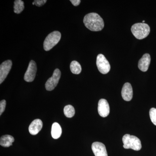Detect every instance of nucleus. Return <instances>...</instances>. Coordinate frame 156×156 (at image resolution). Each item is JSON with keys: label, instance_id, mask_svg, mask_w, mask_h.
Wrapping results in <instances>:
<instances>
[{"label": "nucleus", "instance_id": "nucleus-1", "mask_svg": "<svg viewBox=\"0 0 156 156\" xmlns=\"http://www.w3.org/2000/svg\"><path fill=\"white\" fill-rule=\"evenodd\" d=\"M83 22L85 26L92 31H101L104 27L103 19L97 13H91L87 14L84 17Z\"/></svg>", "mask_w": 156, "mask_h": 156}, {"label": "nucleus", "instance_id": "nucleus-2", "mask_svg": "<svg viewBox=\"0 0 156 156\" xmlns=\"http://www.w3.org/2000/svg\"><path fill=\"white\" fill-rule=\"evenodd\" d=\"M132 33L138 40H142L148 36L150 32V27L145 23H136L131 28Z\"/></svg>", "mask_w": 156, "mask_h": 156}, {"label": "nucleus", "instance_id": "nucleus-3", "mask_svg": "<svg viewBox=\"0 0 156 156\" xmlns=\"http://www.w3.org/2000/svg\"><path fill=\"white\" fill-rule=\"evenodd\" d=\"M123 147L124 148L131 149L134 151H138L141 149V141L140 140L134 135H131L129 134H126L123 136L122 138Z\"/></svg>", "mask_w": 156, "mask_h": 156}, {"label": "nucleus", "instance_id": "nucleus-4", "mask_svg": "<svg viewBox=\"0 0 156 156\" xmlns=\"http://www.w3.org/2000/svg\"><path fill=\"white\" fill-rule=\"evenodd\" d=\"M61 33L58 31H54L46 37L44 43V48L45 51H49L56 46L60 40Z\"/></svg>", "mask_w": 156, "mask_h": 156}, {"label": "nucleus", "instance_id": "nucleus-5", "mask_svg": "<svg viewBox=\"0 0 156 156\" xmlns=\"http://www.w3.org/2000/svg\"><path fill=\"white\" fill-rule=\"evenodd\" d=\"M96 65L99 71L103 74H106L110 70L111 66L109 62L103 54H99L98 55Z\"/></svg>", "mask_w": 156, "mask_h": 156}, {"label": "nucleus", "instance_id": "nucleus-6", "mask_svg": "<svg viewBox=\"0 0 156 156\" xmlns=\"http://www.w3.org/2000/svg\"><path fill=\"white\" fill-rule=\"evenodd\" d=\"M61 74V72L58 69H56L54 71L52 76L48 79L45 84V88L47 90L52 91L55 89L58 83Z\"/></svg>", "mask_w": 156, "mask_h": 156}, {"label": "nucleus", "instance_id": "nucleus-7", "mask_svg": "<svg viewBox=\"0 0 156 156\" xmlns=\"http://www.w3.org/2000/svg\"><path fill=\"white\" fill-rule=\"evenodd\" d=\"M37 71V64L35 62L31 60L24 75V80L27 82H33L35 78Z\"/></svg>", "mask_w": 156, "mask_h": 156}, {"label": "nucleus", "instance_id": "nucleus-8", "mask_svg": "<svg viewBox=\"0 0 156 156\" xmlns=\"http://www.w3.org/2000/svg\"><path fill=\"white\" fill-rule=\"evenodd\" d=\"M12 66L11 60H7L3 62L0 66V84L5 80L9 74Z\"/></svg>", "mask_w": 156, "mask_h": 156}, {"label": "nucleus", "instance_id": "nucleus-9", "mask_svg": "<svg viewBox=\"0 0 156 156\" xmlns=\"http://www.w3.org/2000/svg\"><path fill=\"white\" fill-rule=\"evenodd\" d=\"M98 110L99 115L102 117H106L110 113V107L107 101L105 99H101L98 101Z\"/></svg>", "mask_w": 156, "mask_h": 156}, {"label": "nucleus", "instance_id": "nucleus-10", "mask_svg": "<svg viewBox=\"0 0 156 156\" xmlns=\"http://www.w3.org/2000/svg\"><path fill=\"white\" fill-rule=\"evenodd\" d=\"M92 149L95 156H108L106 147L102 143H93L92 144Z\"/></svg>", "mask_w": 156, "mask_h": 156}, {"label": "nucleus", "instance_id": "nucleus-11", "mask_svg": "<svg viewBox=\"0 0 156 156\" xmlns=\"http://www.w3.org/2000/svg\"><path fill=\"white\" fill-rule=\"evenodd\" d=\"M133 89L131 84L127 83L124 84L122 90V96L124 100L130 101L133 97Z\"/></svg>", "mask_w": 156, "mask_h": 156}, {"label": "nucleus", "instance_id": "nucleus-12", "mask_svg": "<svg viewBox=\"0 0 156 156\" xmlns=\"http://www.w3.org/2000/svg\"><path fill=\"white\" fill-rule=\"evenodd\" d=\"M151 60V56L148 53H146L143 56L138 62V68L141 71L146 72L148 69L150 64Z\"/></svg>", "mask_w": 156, "mask_h": 156}, {"label": "nucleus", "instance_id": "nucleus-13", "mask_svg": "<svg viewBox=\"0 0 156 156\" xmlns=\"http://www.w3.org/2000/svg\"><path fill=\"white\" fill-rule=\"evenodd\" d=\"M43 127V122L41 120L37 119L34 120L29 127V131L32 135H36L41 131Z\"/></svg>", "mask_w": 156, "mask_h": 156}, {"label": "nucleus", "instance_id": "nucleus-14", "mask_svg": "<svg viewBox=\"0 0 156 156\" xmlns=\"http://www.w3.org/2000/svg\"><path fill=\"white\" fill-rule=\"evenodd\" d=\"M14 139L13 136L10 135H5L1 136L0 145L3 147H8L12 145Z\"/></svg>", "mask_w": 156, "mask_h": 156}, {"label": "nucleus", "instance_id": "nucleus-15", "mask_svg": "<svg viewBox=\"0 0 156 156\" xmlns=\"http://www.w3.org/2000/svg\"><path fill=\"white\" fill-rule=\"evenodd\" d=\"M62 134V128L58 123H53L51 128V135L54 139H57L60 137Z\"/></svg>", "mask_w": 156, "mask_h": 156}, {"label": "nucleus", "instance_id": "nucleus-16", "mask_svg": "<svg viewBox=\"0 0 156 156\" xmlns=\"http://www.w3.org/2000/svg\"><path fill=\"white\" fill-rule=\"evenodd\" d=\"M14 12L16 14L21 13L24 9V2L21 0H16L14 2Z\"/></svg>", "mask_w": 156, "mask_h": 156}, {"label": "nucleus", "instance_id": "nucleus-17", "mask_svg": "<svg viewBox=\"0 0 156 156\" xmlns=\"http://www.w3.org/2000/svg\"><path fill=\"white\" fill-rule=\"evenodd\" d=\"M70 70L74 74H79L82 71V67L80 64L76 61H73L70 65Z\"/></svg>", "mask_w": 156, "mask_h": 156}, {"label": "nucleus", "instance_id": "nucleus-18", "mask_svg": "<svg viewBox=\"0 0 156 156\" xmlns=\"http://www.w3.org/2000/svg\"><path fill=\"white\" fill-rule=\"evenodd\" d=\"M64 113L67 118H72L75 114L74 108L71 105H66L64 108Z\"/></svg>", "mask_w": 156, "mask_h": 156}, {"label": "nucleus", "instance_id": "nucleus-19", "mask_svg": "<svg viewBox=\"0 0 156 156\" xmlns=\"http://www.w3.org/2000/svg\"><path fill=\"white\" fill-rule=\"evenodd\" d=\"M150 117L152 122L156 126V108H151L149 112Z\"/></svg>", "mask_w": 156, "mask_h": 156}, {"label": "nucleus", "instance_id": "nucleus-20", "mask_svg": "<svg viewBox=\"0 0 156 156\" xmlns=\"http://www.w3.org/2000/svg\"><path fill=\"white\" fill-rule=\"evenodd\" d=\"M6 101L5 100H2L0 102V115H2L5 109Z\"/></svg>", "mask_w": 156, "mask_h": 156}, {"label": "nucleus", "instance_id": "nucleus-21", "mask_svg": "<svg viewBox=\"0 0 156 156\" xmlns=\"http://www.w3.org/2000/svg\"><path fill=\"white\" fill-rule=\"evenodd\" d=\"M47 0H35L34 2V3L35 5L38 7H41V6L44 5L47 2Z\"/></svg>", "mask_w": 156, "mask_h": 156}, {"label": "nucleus", "instance_id": "nucleus-22", "mask_svg": "<svg viewBox=\"0 0 156 156\" xmlns=\"http://www.w3.org/2000/svg\"><path fill=\"white\" fill-rule=\"evenodd\" d=\"M71 2L72 3L73 5L75 6H77L80 5L81 2V1L80 0H71Z\"/></svg>", "mask_w": 156, "mask_h": 156}, {"label": "nucleus", "instance_id": "nucleus-23", "mask_svg": "<svg viewBox=\"0 0 156 156\" xmlns=\"http://www.w3.org/2000/svg\"><path fill=\"white\" fill-rule=\"evenodd\" d=\"M145 20H143V21H142L143 23H144V22H145Z\"/></svg>", "mask_w": 156, "mask_h": 156}]
</instances>
